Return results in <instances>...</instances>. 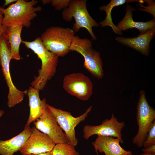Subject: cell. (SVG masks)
Instances as JSON below:
<instances>
[{"instance_id":"17","label":"cell","mask_w":155,"mask_h":155,"mask_svg":"<svg viewBox=\"0 0 155 155\" xmlns=\"http://www.w3.org/2000/svg\"><path fill=\"white\" fill-rule=\"evenodd\" d=\"M39 91L31 86L27 90V94L28 97L30 111L26 125H30L31 123L39 118L44 113L47 108L46 99L40 100Z\"/></svg>"},{"instance_id":"23","label":"cell","mask_w":155,"mask_h":155,"mask_svg":"<svg viewBox=\"0 0 155 155\" xmlns=\"http://www.w3.org/2000/svg\"><path fill=\"white\" fill-rule=\"evenodd\" d=\"M142 3H139V5H136L139 7L142 8H139L138 10L144 12H148L152 14L154 18V19H155V3H151L148 6H145L142 5Z\"/></svg>"},{"instance_id":"11","label":"cell","mask_w":155,"mask_h":155,"mask_svg":"<svg viewBox=\"0 0 155 155\" xmlns=\"http://www.w3.org/2000/svg\"><path fill=\"white\" fill-rule=\"evenodd\" d=\"M125 122H119L112 113L111 119H106L98 125H87L83 128V137L86 140L91 136L96 135L109 136L119 139L121 143H123L121 131L125 125Z\"/></svg>"},{"instance_id":"9","label":"cell","mask_w":155,"mask_h":155,"mask_svg":"<svg viewBox=\"0 0 155 155\" xmlns=\"http://www.w3.org/2000/svg\"><path fill=\"white\" fill-rule=\"evenodd\" d=\"M63 87L68 93L83 101L88 100L93 94L92 81L81 73H73L66 75L63 80Z\"/></svg>"},{"instance_id":"30","label":"cell","mask_w":155,"mask_h":155,"mask_svg":"<svg viewBox=\"0 0 155 155\" xmlns=\"http://www.w3.org/2000/svg\"><path fill=\"white\" fill-rule=\"evenodd\" d=\"M4 113V111L3 110H0V118H1Z\"/></svg>"},{"instance_id":"25","label":"cell","mask_w":155,"mask_h":155,"mask_svg":"<svg viewBox=\"0 0 155 155\" xmlns=\"http://www.w3.org/2000/svg\"><path fill=\"white\" fill-rule=\"evenodd\" d=\"M144 153L147 154H155V144L152 145L148 147L142 149Z\"/></svg>"},{"instance_id":"7","label":"cell","mask_w":155,"mask_h":155,"mask_svg":"<svg viewBox=\"0 0 155 155\" xmlns=\"http://www.w3.org/2000/svg\"><path fill=\"white\" fill-rule=\"evenodd\" d=\"M140 97L137 106V122L138 127L137 134L133 139V143L139 147L143 146L150 125L155 120V110L148 103L145 92L140 91Z\"/></svg>"},{"instance_id":"13","label":"cell","mask_w":155,"mask_h":155,"mask_svg":"<svg viewBox=\"0 0 155 155\" xmlns=\"http://www.w3.org/2000/svg\"><path fill=\"white\" fill-rule=\"evenodd\" d=\"M155 35V27L134 37L117 36L115 39L122 44L130 47L146 56L150 53V43Z\"/></svg>"},{"instance_id":"2","label":"cell","mask_w":155,"mask_h":155,"mask_svg":"<svg viewBox=\"0 0 155 155\" xmlns=\"http://www.w3.org/2000/svg\"><path fill=\"white\" fill-rule=\"evenodd\" d=\"M38 2L35 0L29 1L17 0L5 9L0 7V11L3 15L2 24L7 27L22 25L28 28L31 24L32 20L37 16L36 12L42 10L40 6L34 7Z\"/></svg>"},{"instance_id":"21","label":"cell","mask_w":155,"mask_h":155,"mask_svg":"<svg viewBox=\"0 0 155 155\" xmlns=\"http://www.w3.org/2000/svg\"><path fill=\"white\" fill-rule=\"evenodd\" d=\"M154 144H155V120L152 123L149 128L143 146L144 148H146Z\"/></svg>"},{"instance_id":"26","label":"cell","mask_w":155,"mask_h":155,"mask_svg":"<svg viewBox=\"0 0 155 155\" xmlns=\"http://www.w3.org/2000/svg\"><path fill=\"white\" fill-rule=\"evenodd\" d=\"M17 0H5V3L3 5V6L7 5L9 4L14 2H16Z\"/></svg>"},{"instance_id":"18","label":"cell","mask_w":155,"mask_h":155,"mask_svg":"<svg viewBox=\"0 0 155 155\" xmlns=\"http://www.w3.org/2000/svg\"><path fill=\"white\" fill-rule=\"evenodd\" d=\"M23 27L22 25H18L7 27L6 35L11 59L17 60L20 59L19 48L22 40L21 34Z\"/></svg>"},{"instance_id":"4","label":"cell","mask_w":155,"mask_h":155,"mask_svg":"<svg viewBox=\"0 0 155 155\" xmlns=\"http://www.w3.org/2000/svg\"><path fill=\"white\" fill-rule=\"evenodd\" d=\"M92 41L75 36L69 48L70 51L80 53L84 59V66L98 80L104 75L102 60L100 53L92 47Z\"/></svg>"},{"instance_id":"27","label":"cell","mask_w":155,"mask_h":155,"mask_svg":"<svg viewBox=\"0 0 155 155\" xmlns=\"http://www.w3.org/2000/svg\"><path fill=\"white\" fill-rule=\"evenodd\" d=\"M27 155H52L51 152L42 153L36 154H30Z\"/></svg>"},{"instance_id":"20","label":"cell","mask_w":155,"mask_h":155,"mask_svg":"<svg viewBox=\"0 0 155 155\" xmlns=\"http://www.w3.org/2000/svg\"><path fill=\"white\" fill-rule=\"evenodd\" d=\"M74 148L69 144L59 143L55 144L51 152L52 155H79Z\"/></svg>"},{"instance_id":"12","label":"cell","mask_w":155,"mask_h":155,"mask_svg":"<svg viewBox=\"0 0 155 155\" xmlns=\"http://www.w3.org/2000/svg\"><path fill=\"white\" fill-rule=\"evenodd\" d=\"M55 145L47 135L34 126L30 135L19 151L23 155L38 154L51 152Z\"/></svg>"},{"instance_id":"15","label":"cell","mask_w":155,"mask_h":155,"mask_svg":"<svg viewBox=\"0 0 155 155\" xmlns=\"http://www.w3.org/2000/svg\"><path fill=\"white\" fill-rule=\"evenodd\" d=\"M136 9L129 5H127L125 16L116 26L120 31L122 32L135 28L139 31V34H141L155 27V19L146 22L134 21L133 19L132 13Z\"/></svg>"},{"instance_id":"28","label":"cell","mask_w":155,"mask_h":155,"mask_svg":"<svg viewBox=\"0 0 155 155\" xmlns=\"http://www.w3.org/2000/svg\"><path fill=\"white\" fill-rule=\"evenodd\" d=\"M124 155H133L132 154H127ZM155 155V154H145L144 153L143 154H141L139 155Z\"/></svg>"},{"instance_id":"5","label":"cell","mask_w":155,"mask_h":155,"mask_svg":"<svg viewBox=\"0 0 155 155\" xmlns=\"http://www.w3.org/2000/svg\"><path fill=\"white\" fill-rule=\"evenodd\" d=\"M86 0H70L68 8L64 9L62 12V18L66 21L71 20L74 18L75 22L73 30L78 32L84 28L88 32L92 39L94 40L97 38L93 32V27H98L99 24L90 16L87 9Z\"/></svg>"},{"instance_id":"16","label":"cell","mask_w":155,"mask_h":155,"mask_svg":"<svg viewBox=\"0 0 155 155\" xmlns=\"http://www.w3.org/2000/svg\"><path fill=\"white\" fill-rule=\"evenodd\" d=\"M32 128L26 125L24 129L17 135L9 140H0V154L13 155L19 151L30 135Z\"/></svg>"},{"instance_id":"3","label":"cell","mask_w":155,"mask_h":155,"mask_svg":"<svg viewBox=\"0 0 155 155\" xmlns=\"http://www.w3.org/2000/svg\"><path fill=\"white\" fill-rule=\"evenodd\" d=\"M75 32L72 29L52 26L46 29L40 37L44 47L59 57H63L69 48Z\"/></svg>"},{"instance_id":"24","label":"cell","mask_w":155,"mask_h":155,"mask_svg":"<svg viewBox=\"0 0 155 155\" xmlns=\"http://www.w3.org/2000/svg\"><path fill=\"white\" fill-rule=\"evenodd\" d=\"M3 17L2 13L0 11V38L4 34L6 33L7 27L3 25L2 21Z\"/></svg>"},{"instance_id":"19","label":"cell","mask_w":155,"mask_h":155,"mask_svg":"<svg viewBox=\"0 0 155 155\" xmlns=\"http://www.w3.org/2000/svg\"><path fill=\"white\" fill-rule=\"evenodd\" d=\"M141 2V0H112L110 2L106 5L100 6L99 8L101 11H104L106 14V17L103 21L99 23L101 27L106 26H110L113 31L115 34L121 35L122 32L120 31L116 26L113 23L111 16V12L113 8L115 6L122 5L126 3L132 2Z\"/></svg>"},{"instance_id":"29","label":"cell","mask_w":155,"mask_h":155,"mask_svg":"<svg viewBox=\"0 0 155 155\" xmlns=\"http://www.w3.org/2000/svg\"><path fill=\"white\" fill-rule=\"evenodd\" d=\"M50 1L51 0H42V3L44 4L50 3Z\"/></svg>"},{"instance_id":"31","label":"cell","mask_w":155,"mask_h":155,"mask_svg":"<svg viewBox=\"0 0 155 155\" xmlns=\"http://www.w3.org/2000/svg\"><path fill=\"white\" fill-rule=\"evenodd\" d=\"M97 153V155H98V152H96Z\"/></svg>"},{"instance_id":"1","label":"cell","mask_w":155,"mask_h":155,"mask_svg":"<svg viewBox=\"0 0 155 155\" xmlns=\"http://www.w3.org/2000/svg\"><path fill=\"white\" fill-rule=\"evenodd\" d=\"M22 43L32 50L41 61V68L38 71V75L34 78L31 86L39 90H42L48 81L55 74L59 57L44 47L40 37L32 41L22 40Z\"/></svg>"},{"instance_id":"14","label":"cell","mask_w":155,"mask_h":155,"mask_svg":"<svg viewBox=\"0 0 155 155\" xmlns=\"http://www.w3.org/2000/svg\"><path fill=\"white\" fill-rule=\"evenodd\" d=\"M121 140L117 138L109 136L98 135L92 143L95 151L104 152L105 155H124L132 154L130 151H126L120 144Z\"/></svg>"},{"instance_id":"6","label":"cell","mask_w":155,"mask_h":155,"mask_svg":"<svg viewBox=\"0 0 155 155\" xmlns=\"http://www.w3.org/2000/svg\"><path fill=\"white\" fill-rule=\"evenodd\" d=\"M11 59L9 46L6 33L0 38V64L2 71L9 89L7 104L9 108L14 107L21 102L27 90L21 91L14 85L11 76L9 64Z\"/></svg>"},{"instance_id":"8","label":"cell","mask_w":155,"mask_h":155,"mask_svg":"<svg viewBox=\"0 0 155 155\" xmlns=\"http://www.w3.org/2000/svg\"><path fill=\"white\" fill-rule=\"evenodd\" d=\"M47 107L53 114L60 128L64 131L69 144L74 147L77 146L78 140L75 136V127L85 120L91 111L92 106H90L85 113L77 117H73L69 112L56 108L48 104Z\"/></svg>"},{"instance_id":"22","label":"cell","mask_w":155,"mask_h":155,"mask_svg":"<svg viewBox=\"0 0 155 155\" xmlns=\"http://www.w3.org/2000/svg\"><path fill=\"white\" fill-rule=\"evenodd\" d=\"M70 0H52L50 3L57 10H60L65 9L68 7Z\"/></svg>"},{"instance_id":"10","label":"cell","mask_w":155,"mask_h":155,"mask_svg":"<svg viewBox=\"0 0 155 155\" xmlns=\"http://www.w3.org/2000/svg\"><path fill=\"white\" fill-rule=\"evenodd\" d=\"M33 123L36 129L47 135L55 144H69L65 134L58 125L52 112L47 107L43 114L34 121Z\"/></svg>"}]
</instances>
